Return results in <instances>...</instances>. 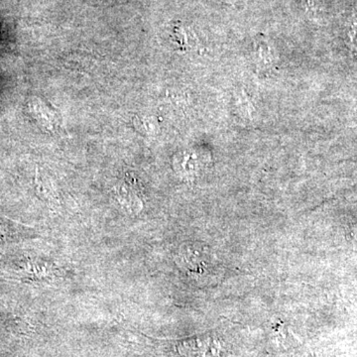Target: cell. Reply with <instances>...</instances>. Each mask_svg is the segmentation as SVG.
I'll use <instances>...</instances> for the list:
<instances>
[{"mask_svg": "<svg viewBox=\"0 0 357 357\" xmlns=\"http://www.w3.org/2000/svg\"><path fill=\"white\" fill-rule=\"evenodd\" d=\"M256 58H257L258 62L262 67H266V66L268 67L273 62L271 48L264 40H259V42L256 43Z\"/></svg>", "mask_w": 357, "mask_h": 357, "instance_id": "7a4b0ae2", "label": "cell"}, {"mask_svg": "<svg viewBox=\"0 0 357 357\" xmlns=\"http://www.w3.org/2000/svg\"><path fill=\"white\" fill-rule=\"evenodd\" d=\"M8 225H6V222L0 220V241L3 239L4 237L8 236Z\"/></svg>", "mask_w": 357, "mask_h": 357, "instance_id": "3957f363", "label": "cell"}, {"mask_svg": "<svg viewBox=\"0 0 357 357\" xmlns=\"http://www.w3.org/2000/svg\"><path fill=\"white\" fill-rule=\"evenodd\" d=\"M206 250L202 249H194L190 248L185 249L181 255V260L184 261V267L195 270L201 269L202 267H208V262H210Z\"/></svg>", "mask_w": 357, "mask_h": 357, "instance_id": "6da1fadb", "label": "cell"}]
</instances>
